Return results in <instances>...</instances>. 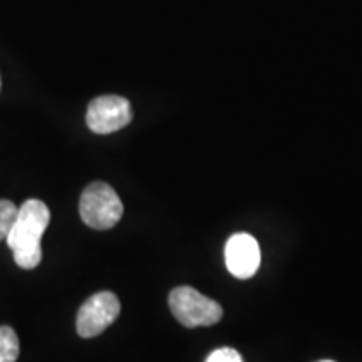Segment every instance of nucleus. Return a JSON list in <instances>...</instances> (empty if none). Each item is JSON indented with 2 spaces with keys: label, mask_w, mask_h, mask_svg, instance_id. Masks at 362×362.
I'll return each instance as SVG.
<instances>
[{
  "label": "nucleus",
  "mask_w": 362,
  "mask_h": 362,
  "mask_svg": "<svg viewBox=\"0 0 362 362\" xmlns=\"http://www.w3.org/2000/svg\"><path fill=\"white\" fill-rule=\"evenodd\" d=\"M51 221V211L40 200H27L19 206V214L7 235V245L21 269L33 270L42 260L40 240Z\"/></svg>",
  "instance_id": "f257e3e1"
},
{
  "label": "nucleus",
  "mask_w": 362,
  "mask_h": 362,
  "mask_svg": "<svg viewBox=\"0 0 362 362\" xmlns=\"http://www.w3.org/2000/svg\"><path fill=\"white\" fill-rule=\"evenodd\" d=\"M123 202L117 193L103 181L90 183L79 202L81 218L94 230H110L123 216Z\"/></svg>",
  "instance_id": "f03ea898"
},
{
  "label": "nucleus",
  "mask_w": 362,
  "mask_h": 362,
  "mask_svg": "<svg viewBox=\"0 0 362 362\" xmlns=\"http://www.w3.org/2000/svg\"><path fill=\"white\" fill-rule=\"evenodd\" d=\"M170 309L181 325L188 329L208 327L220 322L223 309L214 298H208L193 287L181 285L170 293Z\"/></svg>",
  "instance_id": "7ed1b4c3"
},
{
  "label": "nucleus",
  "mask_w": 362,
  "mask_h": 362,
  "mask_svg": "<svg viewBox=\"0 0 362 362\" xmlns=\"http://www.w3.org/2000/svg\"><path fill=\"white\" fill-rule=\"evenodd\" d=\"M119 298L112 292H99L84 302L76 317V330L81 337H96L119 317Z\"/></svg>",
  "instance_id": "20e7f679"
},
{
  "label": "nucleus",
  "mask_w": 362,
  "mask_h": 362,
  "mask_svg": "<svg viewBox=\"0 0 362 362\" xmlns=\"http://www.w3.org/2000/svg\"><path fill=\"white\" fill-rule=\"evenodd\" d=\"M133 119L131 104L123 96H99L89 103L86 123L96 134H111L123 129Z\"/></svg>",
  "instance_id": "39448f33"
},
{
  "label": "nucleus",
  "mask_w": 362,
  "mask_h": 362,
  "mask_svg": "<svg viewBox=\"0 0 362 362\" xmlns=\"http://www.w3.org/2000/svg\"><path fill=\"white\" fill-rule=\"evenodd\" d=\"M225 264L237 279H250L260 267V247L248 233H235L225 245Z\"/></svg>",
  "instance_id": "423d86ee"
},
{
  "label": "nucleus",
  "mask_w": 362,
  "mask_h": 362,
  "mask_svg": "<svg viewBox=\"0 0 362 362\" xmlns=\"http://www.w3.org/2000/svg\"><path fill=\"white\" fill-rule=\"evenodd\" d=\"M19 337L8 325H0V362H16L19 359Z\"/></svg>",
  "instance_id": "0eeeda50"
},
{
  "label": "nucleus",
  "mask_w": 362,
  "mask_h": 362,
  "mask_svg": "<svg viewBox=\"0 0 362 362\" xmlns=\"http://www.w3.org/2000/svg\"><path fill=\"white\" fill-rule=\"evenodd\" d=\"M17 214H19V206L13 205L8 200H0V242L7 240V235L17 218Z\"/></svg>",
  "instance_id": "6e6552de"
},
{
  "label": "nucleus",
  "mask_w": 362,
  "mask_h": 362,
  "mask_svg": "<svg viewBox=\"0 0 362 362\" xmlns=\"http://www.w3.org/2000/svg\"><path fill=\"white\" fill-rule=\"evenodd\" d=\"M205 362H243V359L232 347H221L211 352Z\"/></svg>",
  "instance_id": "1a4fd4ad"
},
{
  "label": "nucleus",
  "mask_w": 362,
  "mask_h": 362,
  "mask_svg": "<svg viewBox=\"0 0 362 362\" xmlns=\"http://www.w3.org/2000/svg\"><path fill=\"white\" fill-rule=\"evenodd\" d=\"M319 362H334V361H319Z\"/></svg>",
  "instance_id": "9d476101"
}]
</instances>
